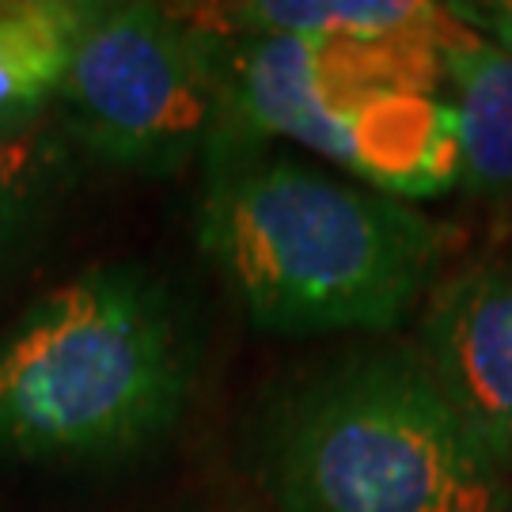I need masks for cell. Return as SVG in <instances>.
<instances>
[{
  "mask_svg": "<svg viewBox=\"0 0 512 512\" xmlns=\"http://www.w3.org/2000/svg\"><path fill=\"white\" fill-rule=\"evenodd\" d=\"M202 175L198 247L266 334H384L452 255L448 224L277 148Z\"/></svg>",
  "mask_w": 512,
  "mask_h": 512,
  "instance_id": "1",
  "label": "cell"
},
{
  "mask_svg": "<svg viewBox=\"0 0 512 512\" xmlns=\"http://www.w3.org/2000/svg\"><path fill=\"white\" fill-rule=\"evenodd\" d=\"M251 471L277 512H512V482L410 342L338 353L262 403Z\"/></svg>",
  "mask_w": 512,
  "mask_h": 512,
  "instance_id": "2",
  "label": "cell"
},
{
  "mask_svg": "<svg viewBox=\"0 0 512 512\" xmlns=\"http://www.w3.org/2000/svg\"><path fill=\"white\" fill-rule=\"evenodd\" d=\"M194 368V327L164 277L137 262L92 266L0 334V456H137L183 421Z\"/></svg>",
  "mask_w": 512,
  "mask_h": 512,
  "instance_id": "3",
  "label": "cell"
},
{
  "mask_svg": "<svg viewBox=\"0 0 512 512\" xmlns=\"http://www.w3.org/2000/svg\"><path fill=\"white\" fill-rule=\"evenodd\" d=\"M224 42L209 19L179 8L99 4L57 95L73 137L103 164L137 175H175L202 160Z\"/></svg>",
  "mask_w": 512,
  "mask_h": 512,
  "instance_id": "4",
  "label": "cell"
},
{
  "mask_svg": "<svg viewBox=\"0 0 512 512\" xmlns=\"http://www.w3.org/2000/svg\"><path fill=\"white\" fill-rule=\"evenodd\" d=\"M410 346L463 429L512 471V266L482 251L437 277Z\"/></svg>",
  "mask_w": 512,
  "mask_h": 512,
  "instance_id": "5",
  "label": "cell"
},
{
  "mask_svg": "<svg viewBox=\"0 0 512 512\" xmlns=\"http://www.w3.org/2000/svg\"><path fill=\"white\" fill-rule=\"evenodd\" d=\"M319 46V38L300 35H228L202 171L266 152L285 137L357 175L353 126L323 92Z\"/></svg>",
  "mask_w": 512,
  "mask_h": 512,
  "instance_id": "6",
  "label": "cell"
},
{
  "mask_svg": "<svg viewBox=\"0 0 512 512\" xmlns=\"http://www.w3.org/2000/svg\"><path fill=\"white\" fill-rule=\"evenodd\" d=\"M437 61L456 114L459 183L501 209L512 202V54L448 16Z\"/></svg>",
  "mask_w": 512,
  "mask_h": 512,
  "instance_id": "7",
  "label": "cell"
},
{
  "mask_svg": "<svg viewBox=\"0 0 512 512\" xmlns=\"http://www.w3.org/2000/svg\"><path fill=\"white\" fill-rule=\"evenodd\" d=\"M357 179L391 198H429L459 179L456 114L421 92H380L346 110Z\"/></svg>",
  "mask_w": 512,
  "mask_h": 512,
  "instance_id": "8",
  "label": "cell"
},
{
  "mask_svg": "<svg viewBox=\"0 0 512 512\" xmlns=\"http://www.w3.org/2000/svg\"><path fill=\"white\" fill-rule=\"evenodd\" d=\"M95 8L84 0H0V145L54 103Z\"/></svg>",
  "mask_w": 512,
  "mask_h": 512,
  "instance_id": "9",
  "label": "cell"
},
{
  "mask_svg": "<svg viewBox=\"0 0 512 512\" xmlns=\"http://www.w3.org/2000/svg\"><path fill=\"white\" fill-rule=\"evenodd\" d=\"M444 8L406 0H258L220 8L224 35H300V38H395L425 31Z\"/></svg>",
  "mask_w": 512,
  "mask_h": 512,
  "instance_id": "10",
  "label": "cell"
},
{
  "mask_svg": "<svg viewBox=\"0 0 512 512\" xmlns=\"http://www.w3.org/2000/svg\"><path fill=\"white\" fill-rule=\"evenodd\" d=\"M65 179L69 160L54 137L27 129L0 145V285L35 255Z\"/></svg>",
  "mask_w": 512,
  "mask_h": 512,
  "instance_id": "11",
  "label": "cell"
},
{
  "mask_svg": "<svg viewBox=\"0 0 512 512\" xmlns=\"http://www.w3.org/2000/svg\"><path fill=\"white\" fill-rule=\"evenodd\" d=\"M448 16H456L475 35L490 38L494 46L512 54V0H490V4H448Z\"/></svg>",
  "mask_w": 512,
  "mask_h": 512,
  "instance_id": "12",
  "label": "cell"
},
{
  "mask_svg": "<svg viewBox=\"0 0 512 512\" xmlns=\"http://www.w3.org/2000/svg\"><path fill=\"white\" fill-rule=\"evenodd\" d=\"M486 251L497 258H505L512 266V202L501 209H490V243Z\"/></svg>",
  "mask_w": 512,
  "mask_h": 512,
  "instance_id": "13",
  "label": "cell"
}]
</instances>
